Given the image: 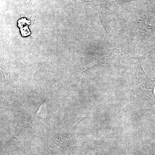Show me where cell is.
Segmentation results:
<instances>
[{"mask_svg":"<svg viewBox=\"0 0 155 155\" xmlns=\"http://www.w3.org/2000/svg\"><path fill=\"white\" fill-rule=\"evenodd\" d=\"M133 76V94L140 105L155 110V81L149 78L143 69L140 59Z\"/></svg>","mask_w":155,"mask_h":155,"instance_id":"obj_1","label":"cell"},{"mask_svg":"<svg viewBox=\"0 0 155 155\" xmlns=\"http://www.w3.org/2000/svg\"><path fill=\"white\" fill-rule=\"evenodd\" d=\"M31 21L25 17H22L17 21V26L20 28V31L22 36L26 37L31 35L28 25H30Z\"/></svg>","mask_w":155,"mask_h":155,"instance_id":"obj_3","label":"cell"},{"mask_svg":"<svg viewBox=\"0 0 155 155\" xmlns=\"http://www.w3.org/2000/svg\"></svg>","mask_w":155,"mask_h":155,"instance_id":"obj_4","label":"cell"},{"mask_svg":"<svg viewBox=\"0 0 155 155\" xmlns=\"http://www.w3.org/2000/svg\"><path fill=\"white\" fill-rule=\"evenodd\" d=\"M120 51L118 49L109 50L104 54L95 59L93 63L84 68H82L78 73L81 74L88 69H91L98 65L106 64L117 65L120 60Z\"/></svg>","mask_w":155,"mask_h":155,"instance_id":"obj_2","label":"cell"}]
</instances>
